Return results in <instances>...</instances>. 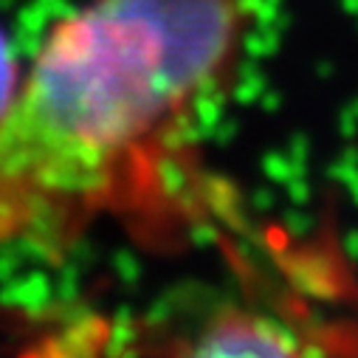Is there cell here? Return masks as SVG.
<instances>
[{"mask_svg": "<svg viewBox=\"0 0 358 358\" xmlns=\"http://www.w3.org/2000/svg\"><path fill=\"white\" fill-rule=\"evenodd\" d=\"M251 3L87 0L59 20L0 119V251L59 257L99 217L181 220Z\"/></svg>", "mask_w": 358, "mask_h": 358, "instance_id": "obj_1", "label": "cell"}, {"mask_svg": "<svg viewBox=\"0 0 358 358\" xmlns=\"http://www.w3.org/2000/svg\"><path fill=\"white\" fill-rule=\"evenodd\" d=\"M181 358H308V352L277 319L248 308H223L201 327Z\"/></svg>", "mask_w": 358, "mask_h": 358, "instance_id": "obj_2", "label": "cell"}, {"mask_svg": "<svg viewBox=\"0 0 358 358\" xmlns=\"http://www.w3.org/2000/svg\"><path fill=\"white\" fill-rule=\"evenodd\" d=\"M20 65L15 59V51L9 45V37L0 31V119L6 116V110L12 108L17 91H20Z\"/></svg>", "mask_w": 358, "mask_h": 358, "instance_id": "obj_3", "label": "cell"}]
</instances>
